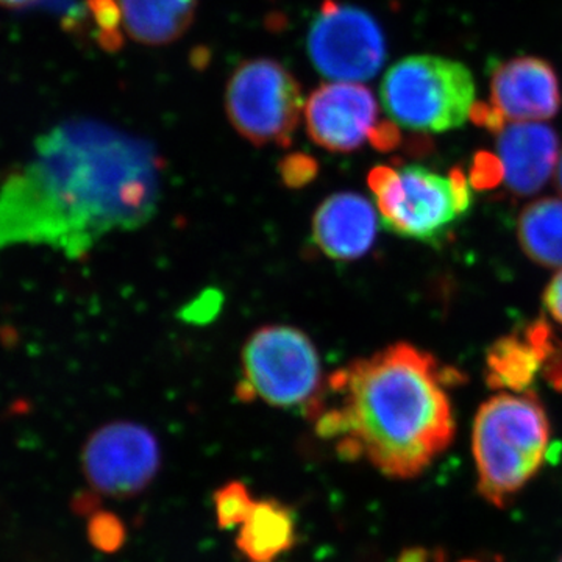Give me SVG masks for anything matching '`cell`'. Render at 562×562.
I'll return each instance as SVG.
<instances>
[{
	"instance_id": "6da1fadb",
	"label": "cell",
	"mask_w": 562,
	"mask_h": 562,
	"mask_svg": "<svg viewBox=\"0 0 562 562\" xmlns=\"http://www.w3.org/2000/svg\"><path fill=\"white\" fill-rule=\"evenodd\" d=\"M161 180L149 140L98 121L57 125L2 181L0 250L46 246L70 260L87 257L111 233L149 224Z\"/></svg>"
},
{
	"instance_id": "7a4b0ae2",
	"label": "cell",
	"mask_w": 562,
	"mask_h": 562,
	"mask_svg": "<svg viewBox=\"0 0 562 562\" xmlns=\"http://www.w3.org/2000/svg\"><path fill=\"white\" fill-rule=\"evenodd\" d=\"M457 379L428 351L398 342L331 373L305 414L346 460L366 458L383 475L409 480L453 441L447 386Z\"/></svg>"
},
{
	"instance_id": "3957f363",
	"label": "cell",
	"mask_w": 562,
	"mask_h": 562,
	"mask_svg": "<svg viewBox=\"0 0 562 562\" xmlns=\"http://www.w3.org/2000/svg\"><path fill=\"white\" fill-rule=\"evenodd\" d=\"M552 427L535 392L501 394L483 403L473 422L476 491L503 509L549 460Z\"/></svg>"
},
{
	"instance_id": "277c9868",
	"label": "cell",
	"mask_w": 562,
	"mask_h": 562,
	"mask_svg": "<svg viewBox=\"0 0 562 562\" xmlns=\"http://www.w3.org/2000/svg\"><path fill=\"white\" fill-rule=\"evenodd\" d=\"M368 183L387 231L432 246L450 238L473 201L460 169L443 176L420 165L376 166Z\"/></svg>"
},
{
	"instance_id": "5b68a950",
	"label": "cell",
	"mask_w": 562,
	"mask_h": 562,
	"mask_svg": "<svg viewBox=\"0 0 562 562\" xmlns=\"http://www.w3.org/2000/svg\"><path fill=\"white\" fill-rule=\"evenodd\" d=\"M475 81L460 61L413 55L395 63L382 81L384 111L398 127L442 133L461 127L475 106Z\"/></svg>"
},
{
	"instance_id": "8992f818",
	"label": "cell",
	"mask_w": 562,
	"mask_h": 562,
	"mask_svg": "<svg viewBox=\"0 0 562 562\" xmlns=\"http://www.w3.org/2000/svg\"><path fill=\"white\" fill-rule=\"evenodd\" d=\"M239 401H262L277 408L313 405L324 387L321 358L308 335L291 325L258 328L244 346Z\"/></svg>"
},
{
	"instance_id": "52a82bcc",
	"label": "cell",
	"mask_w": 562,
	"mask_h": 562,
	"mask_svg": "<svg viewBox=\"0 0 562 562\" xmlns=\"http://www.w3.org/2000/svg\"><path fill=\"white\" fill-rule=\"evenodd\" d=\"M302 88L272 58H254L233 70L225 91L228 121L255 146L290 147L303 111Z\"/></svg>"
},
{
	"instance_id": "ba28073f",
	"label": "cell",
	"mask_w": 562,
	"mask_h": 562,
	"mask_svg": "<svg viewBox=\"0 0 562 562\" xmlns=\"http://www.w3.org/2000/svg\"><path fill=\"white\" fill-rule=\"evenodd\" d=\"M306 50L314 68L331 81L371 80L386 61V40L375 18L355 5L324 0Z\"/></svg>"
},
{
	"instance_id": "9c48e42d",
	"label": "cell",
	"mask_w": 562,
	"mask_h": 562,
	"mask_svg": "<svg viewBox=\"0 0 562 562\" xmlns=\"http://www.w3.org/2000/svg\"><path fill=\"white\" fill-rule=\"evenodd\" d=\"M160 465L161 449L154 432L133 422L103 425L81 452V468L92 491L120 501L146 491Z\"/></svg>"
},
{
	"instance_id": "30bf717a",
	"label": "cell",
	"mask_w": 562,
	"mask_h": 562,
	"mask_svg": "<svg viewBox=\"0 0 562 562\" xmlns=\"http://www.w3.org/2000/svg\"><path fill=\"white\" fill-rule=\"evenodd\" d=\"M561 87L557 70L538 57L498 61L491 72V102L475 103V124L498 133L506 122L543 121L561 109Z\"/></svg>"
},
{
	"instance_id": "8fae6325",
	"label": "cell",
	"mask_w": 562,
	"mask_h": 562,
	"mask_svg": "<svg viewBox=\"0 0 562 562\" xmlns=\"http://www.w3.org/2000/svg\"><path fill=\"white\" fill-rule=\"evenodd\" d=\"M303 114L310 139L333 154L360 149L379 127L375 95L360 83L321 85L306 99Z\"/></svg>"
},
{
	"instance_id": "7c38bea8",
	"label": "cell",
	"mask_w": 562,
	"mask_h": 562,
	"mask_svg": "<svg viewBox=\"0 0 562 562\" xmlns=\"http://www.w3.org/2000/svg\"><path fill=\"white\" fill-rule=\"evenodd\" d=\"M539 379L562 391V342L543 319L503 336L486 357V382L494 390L528 394Z\"/></svg>"
},
{
	"instance_id": "4fadbf2b",
	"label": "cell",
	"mask_w": 562,
	"mask_h": 562,
	"mask_svg": "<svg viewBox=\"0 0 562 562\" xmlns=\"http://www.w3.org/2000/svg\"><path fill=\"white\" fill-rule=\"evenodd\" d=\"M379 211L357 192H336L313 217V243L335 261H357L372 250L379 233Z\"/></svg>"
},
{
	"instance_id": "5bb4252c",
	"label": "cell",
	"mask_w": 562,
	"mask_h": 562,
	"mask_svg": "<svg viewBox=\"0 0 562 562\" xmlns=\"http://www.w3.org/2000/svg\"><path fill=\"white\" fill-rule=\"evenodd\" d=\"M498 162L506 188L519 198L541 190L558 158V135L543 124L505 125L497 133Z\"/></svg>"
},
{
	"instance_id": "9a60e30c",
	"label": "cell",
	"mask_w": 562,
	"mask_h": 562,
	"mask_svg": "<svg viewBox=\"0 0 562 562\" xmlns=\"http://www.w3.org/2000/svg\"><path fill=\"white\" fill-rule=\"evenodd\" d=\"M297 542V517L290 506L276 498L255 502L239 527V552L249 562H276Z\"/></svg>"
},
{
	"instance_id": "2e32d148",
	"label": "cell",
	"mask_w": 562,
	"mask_h": 562,
	"mask_svg": "<svg viewBox=\"0 0 562 562\" xmlns=\"http://www.w3.org/2000/svg\"><path fill=\"white\" fill-rule=\"evenodd\" d=\"M125 32L146 46H166L191 27L198 0H117Z\"/></svg>"
},
{
	"instance_id": "e0dca14e",
	"label": "cell",
	"mask_w": 562,
	"mask_h": 562,
	"mask_svg": "<svg viewBox=\"0 0 562 562\" xmlns=\"http://www.w3.org/2000/svg\"><path fill=\"white\" fill-rule=\"evenodd\" d=\"M517 235L532 261L562 268V199H541L525 206Z\"/></svg>"
},
{
	"instance_id": "ac0fdd59",
	"label": "cell",
	"mask_w": 562,
	"mask_h": 562,
	"mask_svg": "<svg viewBox=\"0 0 562 562\" xmlns=\"http://www.w3.org/2000/svg\"><path fill=\"white\" fill-rule=\"evenodd\" d=\"M254 505L255 501L249 487L241 482L224 484L214 492V513L221 530L241 527Z\"/></svg>"
},
{
	"instance_id": "d6986e66",
	"label": "cell",
	"mask_w": 562,
	"mask_h": 562,
	"mask_svg": "<svg viewBox=\"0 0 562 562\" xmlns=\"http://www.w3.org/2000/svg\"><path fill=\"white\" fill-rule=\"evenodd\" d=\"M88 14L95 25V38L105 50H120L124 38H122L121 25L122 13L117 0H87Z\"/></svg>"
},
{
	"instance_id": "ffe728a7",
	"label": "cell",
	"mask_w": 562,
	"mask_h": 562,
	"mask_svg": "<svg viewBox=\"0 0 562 562\" xmlns=\"http://www.w3.org/2000/svg\"><path fill=\"white\" fill-rule=\"evenodd\" d=\"M127 531L116 514L110 512H94L88 520V539L95 549L105 553H114L124 547Z\"/></svg>"
},
{
	"instance_id": "44dd1931",
	"label": "cell",
	"mask_w": 562,
	"mask_h": 562,
	"mask_svg": "<svg viewBox=\"0 0 562 562\" xmlns=\"http://www.w3.org/2000/svg\"><path fill=\"white\" fill-rule=\"evenodd\" d=\"M312 158L303 157V155H292L284 160L283 177L286 183L302 184L303 181L312 179L314 173Z\"/></svg>"
},
{
	"instance_id": "7402d4cb",
	"label": "cell",
	"mask_w": 562,
	"mask_h": 562,
	"mask_svg": "<svg viewBox=\"0 0 562 562\" xmlns=\"http://www.w3.org/2000/svg\"><path fill=\"white\" fill-rule=\"evenodd\" d=\"M543 305L558 324L562 325V271L558 273L543 294Z\"/></svg>"
},
{
	"instance_id": "603a6c76",
	"label": "cell",
	"mask_w": 562,
	"mask_h": 562,
	"mask_svg": "<svg viewBox=\"0 0 562 562\" xmlns=\"http://www.w3.org/2000/svg\"><path fill=\"white\" fill-rule=\"evenodd\" d=\"M36 2H38V0H0V7L9 10H22L27 9V7Z\"/></svg>"
},
{
	"instance_id": "cb8c5ba5",
	"label": "cell",
	"mask_w": 562,
	"mask_h": 562,
	"mask_svg": "<svg viewBox=\"0 0 562 562\" xmlns=\"http://www.w3.org/2000/svg\"><path fill=\"white\" fill-rule=\"evenodd\" d=\"M398 562H427V553L424 550H408L402 554Z\"/></svg>"
},
{
	"instance_id": "d4e9b609",
	"label": "cell",
	"mask_w": 562,
	"mask_h": 562,
	"mask_svg": "<svg viewBox=\"0 0 562 562\" xmlns=\"http://www.w3.org/2000/svg\"><path fill=\"white\" fill-rule=\"evenodd\" d=\"M557 187L558 191L562 194V155L560 158V162H558V169H557Z\"/></svg>"
},
{
	"instance_id": "484cf974",
	"label": "cell",
	"mask_w": 562,
	"mask_h": 562,
	"mask_svg": "<svg viewBox=\"0 0 562 562\" xmlns=\"http://www.w3.org/2000/svg\"><path fill=\"white\" fill-rule=\"evenodd\" d=\"M461 562H479V561H475V560H465V561H461Z\"/></svg>"
},
{
	"instance_id": "4316f807",
	"label": "cell",
	"mask_w": 562,
	"mask_h": 562,
	"mask_svg": "<svg viewBox=\"0 0 562 562\" xmlns=\"http://www.w3.org/2000/svg\"><path fill=\"white\" fill-rule=\"evenodd\" d=\"M558 562H562V554H561V557H560V560H558Z\"/></svg>"
}]
</instances>
